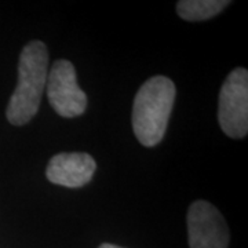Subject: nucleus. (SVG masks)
<instances>
[{
    "mask_svg": "<svg viewBox=\"0 0 248 248\" xmlns=\"http://www.w3.org/2000/svg\"><path fill=\"white\" fill-rule=\"evenodd\" d=\"M48 51L40 40L29 42L21 51L18 62V83L6 109V117L13 125H24L36 116L46 83Z\"/></svg>",
    "mask_w": 248,
    "mask_h": 248,
    "instance_id": "obj_1",
    "label": "nucleus"
},
{
    "mask_svg": "<svg viewBox=\"0 0 248 248\" xmlns=\"http://www.w3.org/2000/svg\"><path fill=\"white\" fill-rule=\"evenodd\" d=\"M175 94V84L166 76H153L140 87L134 98L131 123L141 145L152 148L163 140Z\"/></svg>",
    "mask_w": 248,
    "mask_h": 248,
    "instance_id": "obj_2",
    "label": "nucleus"
},
{
    "mask_svg": "<svg viewBox=\"0 0 248 248\" xmlns=\"http://www.w3.org/2000/svg\"><path fill=\"white\" fill-rule=\"evenodd\" d=\"M218 122L231 138H244L248 133V72L236 68L228 75L219 91Z\"/></svg>",
    "mask_w": 248,
    "mask_h": 248,
    "instance_id": "obj_3",
    "label": "nucleus"
},
{
    "mask_svg": "<svg viewBox=\"0 0 248 248\" xmlns=\"http://www.w3.org/2000/svg\"><path fill=\"white\" fill-rule=\"evenodd\" d=\"M47 97L54 110L61 117H78L87 108L86 93L80 89L73 63L58 60L47 75Z\"/></svg>",
    "mask_w": 248,
    "mask_h": 248,
    "instance_id": "obj_4",
    "label": "nucleus"
},
{
    "mask_svg": "<svg viewBox=\"0 0 248 248\" xmlns=\"http://www.w3.org/2000/svg\"><path fill=\"white\" fill-rule=\"evenodd\" d=\"M190 248H228L229 228L219 210L208 202L190 204L186 215Z\"/></svg>",
    "mask_w": 248,
    "mask_h": 248,
    "instance_id": "obj_5",
    "label": "nucleus"
},
{
    "mask_svg": "<svg viewBox=\"0 0 248 248\" xmlns=\"http://www.w3.org/2000/svg\"><path fill=\"white\" fill-rule=\"evenodd\" d=\"M95 170V160L89 153H58L48 161L46 175L54 185L81 187L91 181Z\"/></svg>",
    "mask_w": 248,
    "mask_h": 248,
    "instance_id": "obj_6",
    "label": "nucleus"
},
{
    "mask_svg": "<svg viewBox=\"0 0 248 248\" xmlns=\"http://www.w3.org/2000/svg\"><path fill=\"white\" fill-rule=\"evenodd\" d=\"M229 4V0H181L177 3V13L185 21L197 22L218 16Z\"/></svg>",
    "mask_w": 248,
    "mask_h": 248,
    "instance_id": "obj_7",
    "label": "nucleus"
},
{
    "mask_svg": "<svg viewBox=\"0 0 248 248\" xmlns=\"http://www.w3.org/2000/svg\"><path fill=\"white\" fill-rule=\"evenodd\" d=\"M99 248H122V247H119V246H115V244H108V243H105V244L99 246Z\"/></svg>",
    "mask_w": 248,
    "mask_h": 248,
    "instance_id": "obj_8",
    "label": "nucleus"
}]
</instances>
